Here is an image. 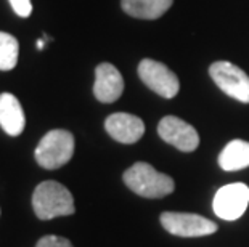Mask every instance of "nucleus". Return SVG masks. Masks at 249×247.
I'll use <instances>...</instances> for the list:
<instances>
[{"label":"nucleus","mask_w":249,"mask_h":247,"mask_svg":"<svg viewBox=\"0 0 249 247\" xmlns=\"http://www.w3.org/2000/svg\"><path fill=\"white\" fill-rule=\"evenodd\" d=\"M219 165L227 172L243 170L249 167V141L231 140L220 152Z\"/></svg>","instance_id":"nucleus-13"},{"label":"nucleus","mask_w":249,"mask_h":247,"mask_svg":"<svg viewBox=\"0 0 249 247\" xmlns=\"http://www.w3.org/2000/svg\"><path fill=\"white\" fill-rule=\"evenodd\" d=\"M139 76L148 88L162 98L171 99L180 90L178 77L164 63L145 58L139 65Z\"/></svg>","instance_id":"nucleus-6"},{"label":"nucleus","mask_w":249,"mask_h":247,"mask_svg":"<svg viewBox=\"0 0 249 247\" xmlns=\"http://www.w3.org/2000/svg\"><path fill=\"white\" fill-rule=\"evenodd\" d=\"M215 85L236 101L249 103V76L230 61H215L209 67Z\"/></svg>","instance_id":"nucleus-4"},{"label":"nucleus","mask_w":249,"mask_h":247,"mask_svg":"<svg viewBox=\"0 0 249 247\" xmlns=\"http://www.w3.org/2000/svg\"><path fill=\"white\" fill-rule=\"evenodd\" d=\"M124 183L135 194L148 199H160L176 190V183L166 173L158 172L146 162H137L124 172Z\"/></svg>","instance_id":"nucleus-2"},{"label":"nucleus","mask_w":249,"mask_h":247,"mask_svg":"<svg viewBox=\"0 0 249 247\" xmlns=\"http://www.w3.org/2000/svg\"><path fill=\"white\" fill-rule=\"evenodd\" d=\"M74 154V136L63 129L50 130L42 136L34 151L36 161L47 170L60 169L71 161Z\"/></svg>","instance_id":"nucleus-3"},{"label":"nucleus","mask_w":249,"mask_h":247,"mask_svg":"<svg viewBox=\"0 0 249 247\" xmlns=\"http://www.w3.org/2000/svg\"><path fill=\"white\" fill-rule=\"evenodd\" d=\"M249 206V186L245 183H230L215 193L213 209L222 220L233 222L246 212Z\"/></svg>","instance_id":"nucleus-7"},{"label":"nucleus","mask_w":249,"mask_h":247,"mask_svg":"<svg viewBox=\"0 0 249 247\" xmlns=\"http://www.w3.org/2000/svg\"><path fill=\"white\" fill-rule=\"evenodd\" d=\"M124 92V79L121 72L111 65L102 63L95 69L93 95L102 103H114Z\"/></svg>","instance_id":"nucleus-10"},{"label":"nucleus","mask_w":249,"mask_h":247,"mask_svg":"<svg viewBox=\"0 0 249 247\" xmlns=\"http://www.w3.org/2000/svg\"><path fill=\"white\" fill-rule=\"evenodd\" d=\"M19 44L12 34L0 33V71H12L18 63Z\"/></svg>","instance_id":"nucleus-14"},{"label":"nucleus","mask_w":249,"mask_h":247,"mask_svg":"<svg viewBox=\"0 0 249 247\" xmlns=\"http://www.w3.org/2000/svg\"><path fill=\"white\" fill-rule=\"evenodd\" d=\"M158 133L166 143L183 152H192L199 146V135L193 125L176 115H166L158 125Z\"/></svg>","instance_id":"nucleus-8"},{"label":"nucleus","mask_w":249,"mask_h":247,"mask_svg":"<svg viewBox=\"0 0 249 247\" xmlns=\"http://www.w3.org/2000/svg\"><path fill=\"white\" fill-rule=\"evenodd\" d=\"M160 220L167 233L180 236V238H201V236H209L217 231V225L213 220L196 214L164 212L161 214Z\"/></svg>","instance_id":"nucleus-5"},{"label":"nucleus","mask_w":249,"mask_h":247,"mask_svg":"<svg viewBox=\"0 0 249 247\" xmlns=\"http://www.w3.org/2000/svg\"><path fill=\"white\" fill-rule=\"evenodd\" d=\"M36 247H72L71 241H68L66 238H60V236H44L42 239H39V243L36 244Z\"/></svg>","instance_id":"nucleus-15"},{"label":"nucleus","mask_w":249,"mask_h":247,"mask_svg":"<svg viewBox=\"0 0 249 247\" xmlns=\"http://www.w3.org/2000/svg\"><path fill=\"white\" fill-rule=\"evenodd\" d=\"M26 125L24 111L19 99L12 93L0 95V127L10 136H18L23 133Z\"/></svg>","instance_id":"nucleus-11"},{"label":"nucleus","mask_w":249,"mask_h":247,"mask_svg":"<svg viewBox=\"0 0 249 247\" xmlns=\"http://www.w3.org/2000/svg\"><path fill=\"white\" fill-rule=\"evenodd\" d=\"M33 207L37 218L52 220L56 217H68L76 212L71 191L61 183L47 180L34 190Z\"/></svg>","instance_id":"nucleus-1"},{"label":"nucleus","mask_w":249,"mask_h":247,"mask_svg":"<svg viewBox=\"0 0 249 247\" xmlns=\"http://www.w3.org/2000/svg\"><path fill=\"white\" fill-rule=\"evenodd\" d=\"M45 39H39V40H37V49H39V50H42V49H44V47H45Z\"/></svg>","instance_id":"nucleus-17"},{"label":"nucleus","mask_w":249,"mask_h":247,"mask_svg":"<svg viewBox=\"0 0 249 247\" xmlns=\"http://www.w3.org/2000/svg\"><path fill=\"white\" fill-rule=\"evenodd\" d=\"M105 129L109 136L119 143H137L145 133V124L140 117L127 113H114L105 120Z\"/></svg>","instance_id":"nucleus-9"},{"label":"nucleus","mask_w":249,"mask_h":247,"mask_svg":"<svg viewBox=\"0 0 249 247\" xmlns=\"http://www.w3.org/2000/svg\"><path fill=\"white\" fill-rule=\"evenodd\" d=\"M123 8L127 15L140 19H158L161 18L174 0H123Z\"/></svg>","instance_id":"nucleus-12"},{"label":"nucleus","mask_w":249,"mask_h":247,"mask_svg":"<svg viewBox=\"0 0 249 247\" xmlns=\"http://www.w3.org/2000/svg\"><path fill=\"white\" fill-rule=\"evenodd\" d=\"M10 5H12L13 12L21 18H28L33 13V3L31 0H8Z\"/></svg>","instance_id":"nucleus-16"}]
</instances>
